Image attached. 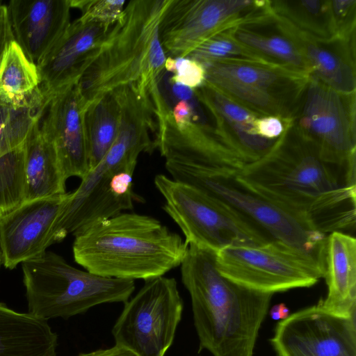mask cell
Masks as SVG:
<instances>
[{
  "label": "cell",
  "instance_id": "cell-1",
  "mask_svg": "<svg viewBox=\"0 0 356 356\" xmlns=\"http://www.w3.org/2000/svg\"><path fill=\"white\" fill-rule=\"evenodd\" d=\"M356 172L325 161L291 120L263 156L236 175L241 184L314 229L355 230Z\"/></svg>",
  "mask_w": 356,
  "mask_h": 356
},
{
  "label": "cell",
  "instance_id": "cell-2",
  "mask_svg": "<svg viewBox=\"0 0 356 356\" xmlns=\"http://www.w3.org/2000/svg\"><path fill=\"white\" fill-rule=\"evenodd\" d=\"M216 253L188 245L180 265L191 301L199 350L213 356H253L273 294L241 286L222 275Z\"/></svg>",
  "mask_w": 356,
  "mask_h": 356
},
{
  "label": "cell",
  "instance_id": "cell-3",
  "mask_svg": "<svg viewBox=\"0 0 356 356\" xmlns=\"http://www.w3.org/2000/svg\"><path fill=\"white\" fill-rule=\"evenodd\" d=\"M74 261L93 274L145 281L179 266L188 245L156 218L122 212L74 235Z\"/></svg>",
  "mask_w": 356,
  "mask_h": 356
},
{
  "label": "cell",
  "instance_id": "cell-4",
  "mask_svg": "<svg viewBox=\"0 0 356 356\" xmlns=\"http://www.w3.org/2000/svg\"><path fill=\"white\" fill-rule=\"evenodd\" d=\"M169 0H134L111 28L76 88L83 111L106 93L127 85L149 94L164 70L159 27Z\"/></svg>",
  "mask_w": 356,
  "mask_h": 356
},
{
  "label": "cell",
  "instance_id": "cell-5",
  "mask_svg": "<svg viewBox=\"0 0 356 356\" xmlns=\"http://www.w3.org/2000/svg\"><path fill=\"white\" fill-rule=\"evenodd\" d=\"M28 312L48 321L69 318L95 306L126 302L134 280L102 277L69 264L51 251L22 263Z\"/></svg>",
  "mask_w": 356,
  "mask_h": 356
},
{
  "label": "cell",
  "instance_id": "cell-6",
  "mask_svg": "<svg viewBox=\"0 0 356 356\" xmlns=\"http://www.w3.org/2000/svg\"><path fill=\"white\" fill-rule=\"evenodd\" d=\"M154 185L163 210L185 242L214 253L234 245H261L272 241L230 205L204 191L159 174Z\"/></svg>",
  "mask_w": 356,
  "mask_h": 356
},
{
  "label": "cell",
  "instance_id": "cell-7",
  "mask_svg": "<svg viewBox=\"0 0 356 356\" xmlns=\"http://www.w3.org/2000/svg\"><path fill=\"white\" fill-rule=\"evenodd\" d=\"M215 261L226 278L265 293L310 287L324 275L323 264L317 258L277 241L229 246L216 253Z\"/></svg>",
  "mask_w": 356,
  "mask_h": 356
},
{
  "label": "cell",
  "instance_id": "cell-8",
  "mask_svg": "<svg viewBox=\"0 0 356 356\" xmlns=\"http://www.w3.org/2000/svg\"><path fill=\"white\" fill-rule=\"evenodd\" d=\"M204 83L259 116L292 120L308 77L268 63L226 62L203 65Z\"/></svg>",
  "mask_w": 356,
  "mask_h": 356
},
{
  "label": "cell",
  "instance_id": "cell-9",
  "mask_svg": "<svg viewBox=\"0 0 356 356\" xmlns=\"http://www.w3.org/2000/svg\"><path fill=\"white\" fill-rule=\"evenodd\" d=\"M124 304L112 328L115 345L136 356H165L184 309L177 281L165 276L146 280Z\"/></svg>",
  "mask_w": 356,
  "mask_h": 356
},
{
  "label": "cell",
  "instance_id": "cell-10",
  "mask_svg": "<svg viewBox=\"0 0 356 356\" xmlns=\"http://www.w3.org/2000/svg\"><path fill=\"white\" fill-rule=\"evenodd\" d=\"M355 93L309 76L291 122L326 162L355 170Z\"/></svg>",
  "mask_w": 356,
  "mask_h": 356
},
{
  "label": "cell",
  "instance_id": "cell-11",
  "mask_svg": "<svg viewBox=\"0 0 356 356\" xmlns=\"http://www.w3.org/2000/svg\"><path fill=\"white\" fill-rule=\"evenodd\" d=\"M236 174L220 173L191 177L184 184L224 201L272 241L280 242L313 255L322 263L326 234L300 221L272 202L248 188Z\"/></svg>",
  "mask_w": 356,
  "mask_h": 356
},
{
  "label": "cell",
  "instance_id": "cell-12",
  "mask_svg": "<svg viewBox=\"0 0 356 356\" xmlns=\"http://www.w3.org/2000/svg\"><path fill=\"white\" fill-rule=\"evenodd\" d=\"M268 0H169L159 32L165 53L186 57L212 36L264 10Z\"/></svg>",
  "mask_w": 356,
  "mask_h": 356
},
{
  "label": "cell",
  "instance_id": "cell-13",
  "mask_svg": "<svg viewBox=\"0 0 356 356\" xmlns=\"http://www.w3.org/2000/svg\"><path fill=\"white\" fill-rule=\"evenodd\" d=\"M355 317L318 303L281 320L270 341L277 356H356Z\"/></svg>",
  "mask_w": 356,
  "mask_h": 356
},
{
  "label": "cell",
  "instance_id": "cell-14",
  "mask_svg": "<svg viewBox=\"0 0 356 356\" xmlns=\"http://www.w3.org/2000/svg\"><path fill=\"white\" fill-rule=\"evenodd\" d=\"M68 193L26 201L0 216V249L9 269L35 258L56 243V227Z\"/></svg>",
  "mask_w": 356,
  "mask_h": 356
},
{
  "label": "cell",
  "instance_id": "cell-15",
  "mask_svg": "<svg viewBox=\"0 0 356 356\" xmlns=\"http://www.w3.org/2000/svg\"><path fill=\"white\" fill-rule=\"evenodd\" d=\"M112 26L79 18L70 23L38 65L44 110L55 95L78 83L97 56Z\"/></svg>",
  "mask_w": 356,
  "mask_h": 356
},
{
  "label": "cell",
  "instance_id": "cell-16",
  "mask_svg": "<svg viewBox=\"0 0 356 356\" xmlns=\"http://www.w3.org/2000/svg\"><path fill=\"white\" fill-rule=\"evenodd\" d=\"M40 129L54 145L67 179H81L90 170L89 152L84 124V111L76 85L55 95L47 108Z\"/></svg>",
  "mask_w": 356,
  "mask_h": 356
},
{
  "label": "cell",
  "instance_id": "cell-17",
  "mask_svg": "<svg viewBox=\"0 0 356 356\" xmlns=\"http://www.w3.org/2000/svg\"><path fill=\"white\" fill-rule=\"evenodd\" d=\"M15 41L38 65L70 24V0H11L6 6Z\"/></svg>",
  "mask_w": 356,
  "mask_h": 356
},
{
  "label": "cell",
  "instance_id": "cell-18",
  "mask_svg": "<svg viewBox=\"0 0 356 356\" xmlns=\"http://www.w3.org/2000/svg\"><path fill=\"white\" fill-rule=\"evenodd\" d=\"M232 35L264 62L309 76L310 70L287 25L269 6L230 29Z\"/></svg>",
  "mask_w": 356,
  "mask_h": 356
},
{
  "label": "cell",
  "instance_id": "cell-19",
  "mask_svg": "<svg viewBox=\"0 0 356 356\" xmlns=\"http://www.w3.org/2000/svg\"><path fill=\"white\" fill-rule=\"evenodd\" d=\"M193 90L221 137L248 163L263 156L276 141L257 136L254 122L259 115L215 88L204 83Z\"/></svg>",
  "mask_w": 356,
  "mask_h": 356
},
{
  "label": "cell",
  "instance_id": "cell-20",
  "mask_svg": "<svg viewBox=\"0 0 356 356\" xmlns=\"http://www.w3.org/2000/svg\"><path fill=\"white\" fill-rule=\"evenodd\" d=\"M285 24L305 57L310 70L309 76L339 92L355 93V38L346 40L334 37L320 40Z\"/></svg>",
  "mask_w": 356,
  "mask_h": 356
},
{
  "label": "cell",
  "instance_id": "cell-21",
  "mask_svg": "<svg viewBox=\"0 0 356 356\" xmlns=\"http://www.w3.org/2000/svg\"><path fill=\"white\" fill-rule=\"evenodd\" d=\"M323 277L327 293L318 303L343 316H356V240L342 232L326 236L323 249Z\"/></svg>",
  "mask_w": 356,
  "mask_h": 356
},
{
  "label": "cell",
  "instance_id": "cell-22",
  "mask_svg": "<svg viewBox=\"0 0 356 356\" xmlns=\"http://www.w3.org/2000/svg\"><path fill=\"white\" fill-rule=\"evenodd\" d=\"M57 345L48 321L0 302V356H56Z\"/></svg>",
  "mask_w": 356,
  "mask_h": 356
},
{
  "label": "cell",
  "instance_id": "cell-23",
  "mask_svg": "<svg viewBox=\"0 0 356 356\" xmlns=\"http://www.w3.org/2000/svg\"><path fill=\"white\" fill-rule=\"evenodd\" d=\"M40 121L31 129L24 147L26 201L66 193V177L52 143L42 134Z\"/></svg>",
  "mask_w": 356,
  "mask_h": 356
},
{
  "label": "cell",
  "instance_id": "cell-24",
  "mask_svg": "<svg viewBox=\"0 0 356 356\" xmlns=\"http://www.w3.org/2000/svg\"><path fill=\"white\" fill-rule=\"evenodd\" d=\"M37 65L13 40L0 66V99L17 108L44 111Z\"/></svg>",
  "mask_w": 356,
  "mask_h": 356
},
{
  "label": "cell",
  "instance_id": "cell-25",
  "mask_svg": "<svg viewBox=\"0 0 356 356\" xmlns=\"http://www.w3.org/2000/svg\"><path fill=\"white\" fill-rule=\"evenodd\" d=\"M331 0H269L272 13L300 33L326 40L336 37Z\"/></svg>",
  "mask_w": 356,
  "mask_h": 356
},
{
  "label": "cell",
  "instance_id": "cell-26",
  "mask_svg": "<svg viewBox=\"0 0 356 356\" xmlns=\"http://www.w3.org/2000/svg\"><path fill=\"white\" fill-rule=\"evenodd\" d=\"M120 104L113 90L90 104L84 111L90 169L97 165L112 146L118 130Z\"/></svg>",
  "mask_w": 356,
  "mask_h": 356
},
{
  "label": "cell",
  "instance_id": "cell-27",
  "mask_svg": "<svg viewBox=\"0 0 356 356\" xmlns=\"http://www.w3.org/2000/svg\"><path fill=\"white\" fill-rule=\"evenodd\" d=\"M24 145L0 154V216L26 200Z\"/></svg>",
  "mask_w": 356,
  "mask_h": 356
},
{
  "label": "cell",
  "instance_id": "cell-28",
  "mask_svg": "<svg viewBox=\"0 0 356 356\" xmlns=\"http://www.w3.org/2000/svg\"><path fill=\"white\" fill-rule=\"evenodd\" d=\"M186 57L202 65L226 62L267 63L239 42L230 29L207 40Z\"/></svg>",
  "mask_w": 356,
  "mask_h": 356
},
{
  "label": "cell",
  "instance_id": "cell-29",
  "mask_svg": "<svg viewBox=\"0 0 356 356\" xmlns=\"http://www.w3.org/2000/svg\"><path fill=\"white\" fill-rule=\"evenodd\" d=\"M44 112L15 107L0 99V142L11 149L23 145Z\"/></svg>",
  "mask_w": 356,
  "mask_h": 356
},
{
  "label": "cell",
  "instance_id": "cell-30",
  "mask_svg": "<svg viewBox=\"0 0 356 356\" xmlns=\"http://www.w3.org/2000/svg\"><path fill=\"white\" fill-rule=\"evenodd\" d=\"M125 2L120 0H70V6L72 8L81 11L80 19L112 26L121 18Z\"/></svg>",
  "mask_w": 356,
  "mask_h": 356
},
{
  "label": "cell",
  "instance_id": "cell-31",
  "mask_svg": "<svg viewBox=\"0 0 356 356\" xmlns=\"http://www.w3.org/2000/svg\"><path fill=\"white\" fill-rule=\"evenodd\" d=\"M164 69L173 74L170 83L191 89L202 86L205 81V68L200 63L187 57H166Z\"/></svg>",
  "mask_w": 356,
  "mask_h": 356
},
{
  "label": "cell",
  "instance_id": "cell-32",
  "mask_svg": "<svg viewBox=\"0 0 356 356\" xmlns=\"http://www.w3.org/2000/svg\"><path fill=\"white\" fill-rule=\"evenodd\" d=\"M330 5L336 37L355 38L356 0H331Z\"/></svg>",
  "mask_w": 356,
  "mask_h": 356
},
{
  "label": "cell",
  "instance_id": "cell-33",
  "mask_svg": "<svg viewBox=\"0 0 356 356\" xmlns=\"http://www.w3.org/2000/svg\"><path fill=\"white\" fill-rule=\"evenodd\" d=\"M254 134L267 140L277 139L285 130V122L278 117L259 116L254 122Z\"/></svg>",
  "mask_w": 356,
  "mask_h": 356
},
{
  "label": "cell",
  "instance_id": "cell-34",
  "mask_svg": "<svg viewBox=\"0 0 356 356\" xmlns=\"http://www.w3.org/2000/svg\"><path fill=\"white\" fill-rule=\"evenodd\" d=\"M13 40L7 6L0 3V66L9 44Z\"/></svg>",
  "mask_w": 356,
  "mask_h": 356
},
{
  "label": "cell",
  "instance_id": "cell-35",
  "mask_svg": "<svg viewBox=\"0 0 356 356\" xmlns=\"http://www.w3.org/2000/svg\"><path fill=\"white\" fill-rule=\"evenodd\" d=\"M76 356H136L125 348L114 345L108 348H102L88 353H80Z\"/></svg>",
  "mask_w": 356,
  "mask_h": 356
},
{
  "label": "cell",
  "instance_id": "cell-36",
  "mask_svg": "<svg viewBox=\"0 0 356 356\" xmlns=\"http://www.w3.org/2000/svg\"><path fill=\"white\" fill-rule=\"evenodd\" d=\"M170 83H172V92L179 101H187L193 104L198 102L193 89L181 84Z\"/></svg>",
  "mask_w": 356,
  "mask_h": 356
},
{
  "label": "cell",
  "instance_id": "cell-37",
  "mask_svg": "<svg viewBox=\"0 0 356 356\" xmlns=\"http://www.w3.org/2000/svg\"><path fill=\"white\" fill-rule=\"evenodd\" d=\"M270 317L274 320H283L289 316V309L284 303L274 305L269 311Z\"/></svg>",
  "mask_w": 356,
  "mask_h": 356
},
{
  "label": "cell",
  "instance_id": "cell-38",
  "mask_svg": "<svg viewBox=\"0 0 356 356\" xmlns=\"http://www.w3.org/2000/svg\"><path fill=\"white\" fill-rule=\"evenodd\" d=\"M6 152L3 145L0 142V154Z\"/></svg>",
  "mask_w": 356,
  "mask_h": 356
},
{
  "label": "cell",
  "instance_id": "cell-39",
  "mask_svg": "<svg viewBox=\"0 0 356 356\" xmlns=\"http://www.w3.org/2000/svg\"><path fill=\"white\" fill-rule=\"evenodd\" d=\"M3 264V261H2V255H1V249H0V268H1V266Z\"/></svg>",
  "mask_w": 356,
  "mask_h": 356
}]
</instances>
